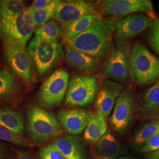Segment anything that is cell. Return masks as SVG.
<instances>
[{"label": "cell", "mask_w": 159, "mask_h": 159, "mask_svg": "<svg viewBox=\"0 0 159 159\" xmlns=\"http://www.w3.org/2000/svg\"><path fill=\"white\" fill-rule=\"evenodd\" d=\"M119 19L118 17H102L89 29L67 43L98 60H102L107 56L113 46V39Z\"/></svg>", "instance_id": "1"}, {"label": "cell", "mask_w": 159, "mask_h": 159, "mask_svg": "<svg viewBox=\"0 0 159 159\" xmlns=\"http://www.w3.org/2000/svg\"><path fill=\"white\" fill-rule=\"evenodd\" d=\"M129 72L135 85L154 84L159 80V58L143 44L136 42L130 49Z\"/></svg>", "instance_id": "2"}, {"label": "cell", "mask_w": 159, "mask_h": 159, "mask_svg": "<svg viewBox=\"0 0 159 159\" xmlns=\"http://www.w3.org/2000/svg\"><path fill=\"white\" fill-rule=\"evenodd\" d=\"M27 52L32 67L40 76L47 74L56 67L64 54L63 46L35 36L29 43Z\"/></svg>", "instance_id": "3"}, {"label": "cell", "mask_w": 159, "mask_h": 159, "mask_svg": "<svg viewBox=\"0 0 159 159\" xmlns=\"http://www.w3.org/2000/svg\"><path fill=\"white\" fill-rule=\"evenodd\" d=\"M26 117L29 137L32 142L41 143L63 134L58 121L42 107L34 104L29 106Z\"/></svg>", "instance_id": "4"}, {"label": "cell", "mask_w": 159, "mask_h": 159, "mask_svg": "<svg viewBox=\"0 0 159 159\" xmlns=\"http://www.w3.org/2000/svg\"><path fill=\"white\" fill-rule=\"evenodd\" d=\"M98 85V79L94 75H73L69 81L64 106L67 107L91 106L96 98Z\"/></svg>", "instance_id": "5"}, {"label": "cell", "mask_w": 159, "mask_h": 159, "mask_svg": "<svg viewBox=\"0 0 159 159\" xmlns=\"http://www.w3.org/2000/svg\"><path fill=\"white\" fill-rule=\"evenodd\" d=\"M29 8L18 17L0 19V39L4 44L25 47L35 31Z\"/></svg>", "instance_id": "6"}, {"label": "cell", "mask_w": 159, "mask_h": 159, "mask_svg": "<svg viewBox=\"0 0 159 159\" xmlns=\"http://www.w3.org/2000/svg\"><path fill=\"white\" fill-rule=\"evenodd\" d=\"M70 75L64 69H58L48 77L41 85L37 101L45 110H50L60 105L66 97Z\"/></svg>", "instance_id": "7"}, {"label": "cell", "mask_w": 159, "mask_h": 159, "mask_svg": "<svg viewBox=\"0 0 159 159\" xmlns=\"http://www.w3.org/2000/svg\"><path fill=\"white\" fill-rule=\"evenodd\" d=\"M137 102L134 90L131 87L125 88L117 98L108 120L113 130L123 133L128 129L138 111Z\"/></svg>", "instance_id": "8"}, {"label": "cell", "mask_w": 159, "mask_h": 159, "mask_svg": "<svg viewBox=\"0 0 159 159\" xmlns=\"http://www.w3.org/2000/svg\"><path fill=\"white\" fill-rule=\"evenodd\" d=\"M129 53L130 50L127 44L113 46L102 66V75L106 77V79L121 84L125 83L129 78Z\"/></svg>", "instance_id": "9"}, {"label": "cell", "mask_w": 159, "mask_h": 159, "mask_svg": "<svg viewBox=\"0 0 159 159\" xmlns=\"http://www.w3.org/2000/svg\"><path fill=\"white\" fill-rule=\"evenodd\" d=\"M98 8L102 16L119 18L137 12H144L156 18L150 0H104L98 3Z\"/></svg>", "instance_id": "10"}, {"label": "cell", "mask_w": 159, "mask_h": 159, "mask_svg": "<svg viewBox=\"0 0 159 159\" xmlns=\"http://www.w3.org/2000/svg\"><path fill=\"white\" fill-rule=\"evenodd\" d=\"M156 18L142 13L124 17L117 21L114 38L117 44H127L153 24Z\"/></svg>", "instance_id": "11"}, {"label": "cell", "mask_w": 159, "mask_h": 159, "mask_svg": "<svg viewBox=\"0 0 159 159\" xmlns=\"http://www.w3.org/2000/svg\"><path fill=\"white\" fill-rule=\"evenodd\" d=\"M96 5L82 0L60 1L53 18L66 29L81 17L97 11Z\"/></svg>", "instance_id": "12"}, {"label": "cell", "mask_w": 159, "mask_h": 159, "mask_svg": "<svg viewBox=\"0 0 159 159\" xmlns=\"http://www.w3.org/2000/svg\"><path fill=\"white\" fill-rule=\"evenodd\" d=\"M4 52L12 71L25 82L32 83V65L25 47L4 44Z\"/></svg>", "instance_id": "13"}, {"label": "cell", "mask_w": 159, "mask_h": 159, "mask_svg": "<svg viewBox=\"0 0 159 159\" xmlns=\"http://www.w3.org/2000/svg\"><path fill=\"white\" fill-rule=\"evenodd\" d=\"M125 89V85L111 80H103L97 94L96 111L101 114L107 121L113 110L114 105Z\"/></svg>", "instance_id": "14"}, {"label": "cell", "mask_w": 159, "mask_h": 159, "mask_svg": "<svg viewBox=\"0 0 159 159\" xmlns=\"http://www.w3.org/2000/svg\"><path fill=\"white\" fill-rule=\"evenodd\" d=\"M90 113L83 108H70L60 110L57 114L61 126L71 135H77L85 130Z\"/></svg>", "instance_id": "15"}, {"label": "cell", "mask_w": 159, "mask_h": 159, "mask_svg": "<svg viewBox=\"0 0 159 159\" xmlns=\"http://www.w3.org/2000/svg\"><path fill=\"white\" fill-rule=\"evenodd\" d=\"M137 108L143 119L159 120V80L143 93Z\"/></svg>", "instance_id": "16"}, {"label": "cell", "mask_w": 159, "mask_h": 159, "mask_svg": "<svg viewBox=\"0 0 159 159\" xmlns=\"http://www.w3.org/2000/svg\"><path fill=\"white\" fill-rule=\"evenodd\" d=\"M65 58L67 63L76 71L84 74L95 73L99 66V60L79 51L68 43H66Z\"/></svg>", "instance_id": "17"}, {"label": "cell", "mask_w": 159, "mask_h": 159, "mask_svg": "<svg viewBox=\"0 0 159 159\" xmlns=\"http://www.w3.org/2000/svg\"><path fill=\"white\" fill-rule=\"evenodd\" d=\"M52 143L66 159H86L83 140L79 136H63Z\"/></svg>", "instance_id": "18"}, {"label": "cell", "mask_w": 159, "mask_h": 159, "mask_svg": "<svg viewBox=\"0 0 159 159\" xmlns=\"http://www.w3.org/2000/svg\"><path fill=\"white\" fill-rule=\"evenodd\" d=\"M107 131V120L98 111L90 113V118L83 134L89 144L96 143Z\"/></svg>", "instance_id": "19"}, {"label": "cell", "mask_w": 159, "mask_h": 159, "mask_svg": "<svg viewBox=\"0 0 159 159\" xmlns=\"http://www.w3.org/2000/svg\"><path fill=\"white\" fill-rule=\"evenodd\" d=\"M0 125L22 137L25 133V125L21 113L10 107L0 108Z\"/></svg>", "instance_id": "20"}, {"label": "cell", "mask_w": 159, "mask_h": 159, "mask_svg": "<svg viewBox=\"0 0 159 159\" xmlns=\"http://www.w3.org/2000/svg\"><path fill=\"white\" fill-rule=\"evenodd\" d=\"M21 90L20 83L11 73L0 70V100H14L20 94Z\"/></svg>", "instance_id": "21"}, {"label": "cell", "mask_w": 159, "mask_h": 159, "mask_svg": "<svg viewBox=\"0 0 159 159\" xmlns=\"http://www.w3.org/2000/svg\"><path fill=\"white\" fill-rule=\"evenodd\" d=\"M103 17L102 14L98 11L87 14L81 17L65 29L64 32V40L66 43L69 40L75 36L83 33L89 29L91 25Z\"/></svg>", "instance_id": "22"}, {"label": "cell", "mask_w": 159, "mask_h": 159, "mask_svg": "<svg viewBox=\"0 0 159 159\" xmlns=\"http://www.w3.org/2000/svg\"><path fill=\"white\" fill-rule=\"evenodd\" d=\"M95 148L101 155L113 157H118L121 151L120 143L110 131H107L96 143Z\"/></svg>", "instance_id": "23"}, {"label": "cell", "mask_w": 159, "mask_h": 159, "mask_svg": "<svg viewBox=\"0 0 159 159\" xmlns=\"http://www.w3.org/2000/svg\"><path fill=\"white\" fill-rule=\"evenodd\" d=\"M27 8L23 1L0 0V19H10L18 17Z\"/></svg>", "instance_id": "24"}, {"label": "cell", "mask_w": 159, "mask_h": 159, "mask_svg": "<svg viewBox=\"0 0 159 159\" xmlns=\"http://www.w3.org/2000/svg\"><path fill=\"white\" fill-rule=\"evenodd\" d=\"M59 1L54 0L49 6L37 11L30 10L28 8L35 27L39 28L50 21L51 18L54 16L55 9Z\"/></svg>", "instance_id": "25"}, {"label": "cell", "mask_w": 159, "mask_h": 159, "mask_svg": "<svg viewBox=\"0 0 159 159\" xmlns=\"http://www.w3.org/2000/svg\"><path fill=\"white\" fill-rule=\"evenodd\" d=\"M60 34V26L54 20H50L44 25L35 30V36L52 41H58Z\"/></svg>", "instance_id": "26"}, {"label": "cell", "mask_w": 159, "mask_h": 159, "mask_svg": "<svg viewBox=\"0 0 159 159\" xmlns=\"http://www.w3.org/2000/svg\"><path fill=\"white\" fill-rule=\"evenodd\" d=\"M159 131V120L151 121L142 127L135 135L134 142L137 146L144 145Z\"/></svg>", "instance_id": "27"}, {"label": "cell", "mask_w": 159, "mask_h": 159, "mask_svg": "<svg viewBox=\"0 0 159 159\" xmlns=\"http://www.w3.org/2000/svg\"><path fill=\"white\" fill-rule=\"evenodd\" d=\"M146 41L150 47L159 56V19L156 18L153 24L148 30Z\"/></svg>", "instance_id": "28"}, {"label": "cell", "mask_w": 159, "mask_h": 159, "mask_svg": "<svg viewBox=\"0 0 159 159\" xmlns=\"http://www.w3.org/2000/svg\"><path fill=\"white\" fill-rule=\"evenodd\" d=\"M0 139L18 146H24L25 143L21 137L18 136L7 129L0 125Z\"/></svg>", "instance_id": "29"}, {"label": "cell", "mask_w": 159, "mask_h": 159, "mask_svg": "<svg viewBox=\"0 0 159 159\" xmlns=\"http://www.w3.org/2000/svg\"><path fill=\"white\" fill-rule=\"evenodd\" d=\"M39 157L40 159H66L52 143L40 150Z\"/></svg>", "instance_id": "30"}, {"label": "cell", "mask_w": 159, "mask_h": 159, "mask_svg": "<svg viewBox=\"0 0 159 159\" xmlns=\"http://www.w3.org/2000/svg\"><path fill=\"white\" fill-rule=\"evenodd\" d=\"M159 150V131L150 138L142 148L143 153H153Z\"/></svg>", "instance_id": "31"}, {"label": "cell", "mask_w": 159, "mask_h": 159, "mask_svg": "<svg viewBox=\"0 0 159 159\" xmlns=\"http://www.w3.org/2000/svg\"><path fill=\"white\" fill-rule=\"evenodd\" d=\"M54 0H35L31 6L29 7L30 10L37 11L49 6Z\"/></svg>", "instance_id": "32"}, {"label": "cell", "mask_w": 159, "mask_h": 159, "mask_svg": "<svg viewBox=\"0 0 159 159\" xmlns=\"http://www.w3.org/2000/svg\"><path fill=\"white\" fill-rule=\"evenodd\" d=\"M16 156L17 159H36L31 154L22 151H17Z\"/></svg>", "instance_id": "33"}, {"label": "cell", "mask_w": 159, "mask_h": 159, "mask_svg": "<svg viewBox=\"0 0 159 159\" xmlns=\"http://www.w3.org/2000/svg\"><path fill=\"white\" fill-rule=\"evenodd\" d=\"M148 159H159V150L150 154Z\"/></svg>", "instance_id": "34"}, {"label": "cell", "mask_w": 159, "mask_h": 159, "mask_svg": "<svg viewBox=\"0 0 159 159\" xmlns=\"http://www.w3.org/2000/svg\"><path fill=\"white\" fill-rule=\"evenodd\" d=\"M93 159H117V157H110L104 155H94Z\"/></svg>", "instance_id": "35"}, {"label": "cell", "mask_w": 159, "mask_h": 159, "mask_svg": "<svg viewBox=\"0 0 159 159\" xmlns=\"http://www.w3.org/2000/svg\"><path fill=\"white\" fill-rule=\"evenodd\" d=\"M6 157V153L4 148L0 146V159H4Z\"/></svg>", "instance_id": "36"}, {"label": "cell", "mask_w": 159, "mask_h": 159, "mask_svg": "<svg viewBox=\"0 0 159 159\" xmlns=\"http://www.w3.org/2000/svg\"><path fill=\"white\" fill-rule=\"evenodd\" d=\"M118 159H135L134 157H132V156H123V157H120Z\"/></svg>", "instance_id": "37"}]
</instances>
